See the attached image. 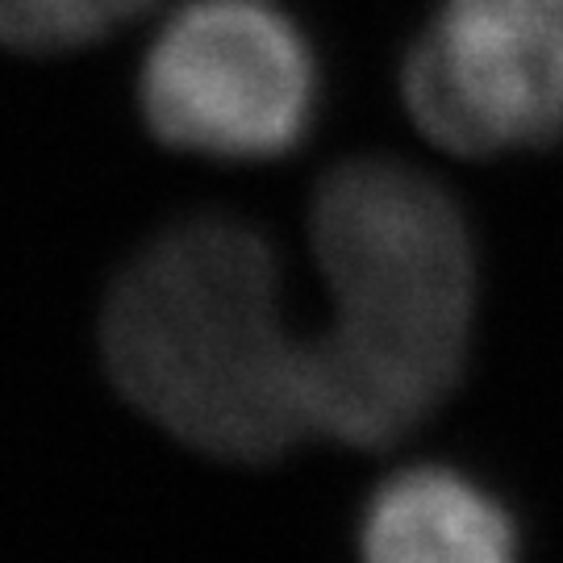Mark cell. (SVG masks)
<instances>
[{"label":"cell","mask_w":563,"mask_h":563,"mask_svg":"<svg viewBox=\"0 0 563 563\" xmlns=\"http://www.w3.org/2000/svg\"><path fill=\"white\" fill-rule=\"evenodd\" d=\"M401 97L455 155L551 142L563 130V0H443L405 59Z\"/></svg>","instance_id":"obj_4"},{"label":"cell","mask_w":563,"mask_h":563,"mask_svg":"<svg viewBox=\"0 0 563 563\" xmlns=\"http://www.w3.org/2000/svg\"><path fill=\"white\" fill-rule=\"evenodd\" d=\"M155 4L159 0H0V46L34 55L76 51Z\"/></svg>","instance_id":"obj_6"},{"label":"cell","mask_w":563,"mask_h":563,"mask_svg":"<svg viewBox=\"0 0 563 563\" xmlns=\"http://www.w3.org/2000/svg\"><path fill=\"white\" fill-rule=\"evenodd\" d=\"M363 563H518V539L481 484L451 467H409L363 514Z\"/></svg>","instance_id":"obj_5"},{"label":"cell","mask_w":563,"mask_h":563,"mask_svg":"<svg viewBox=\"0 0 563 563\" xmlns=\"http://www.w3.org/2000/svg\"><path fill=\"white\" fill-rule=\"evenodd\" d=\"M118 393L218 460H276L313 434L309 334L284 318L280 263L222 213L163 230L118 276L101 318Z\"/></svg>","instance_id":"obj_2"},{"label":"cell","mask_w":563,"mask_h":563,"mask_svg":"<svg viewBox=\"0 0 563 563\" xmlns=\"http://www.w3.org/2000/svg\"><path fill=\"white\" fill-rule=\"evenodd\" d=\"M139 104L176 151L276 159L313 125L318 63L276 0H188L142 59Z\"/></svg>","instance_id":"obj_3"},{"label":"cell","mask_w":563,"mask_h":563,"mask_svg":"<svg viewBox=\"0 0 563 563\" xmlns=\"http://www.w3.org/2000/svg\"><path fill=\"white\" fill-rule=\"evenodd\" d=\"M330 318L309 334L313 434L384 446L455 388L476 318V260L455 201L393 159H355L313 197Z\"/></svg>","instance_id":"obj_1"}]
</instances>
